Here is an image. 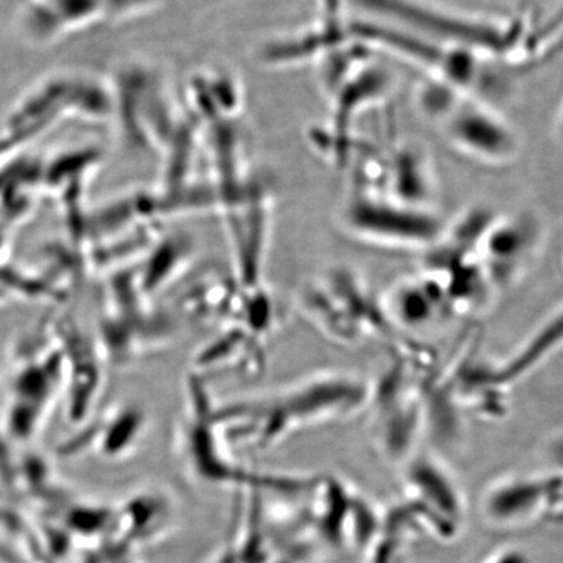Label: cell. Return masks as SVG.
<instances>
[{
    "label": "cell",
    "mask_w": 563,
    "mask_h": 563,
    "mask_svg": "<svg viewBox=\"0 0 563 563\" xmlns=\"http://www.w3.org/2000/svg\"><path fill=\"white\" fill-rule=\"evenodd\" d=\"M372 384L343 369H316L250 396L214 405V420L232 450L266 452L295 435L367 410Z\"/></svg>",
    "instance_id": "1"
},
{
    "label": "cell",
    "mask_w": 563,
    "mask_h": 563,
    "mask_svg": "<svg viewBox=\"0 0 563 563\" xmlns=\"http://www.w3.org/2000/svg\"><path fill=\"white\" fill-rule=\"evenodd\" d=\"M216 399L209 384L188 375L183 384V405L173 427V448L192 481L216 487L300 493L313 478L252 473L235 460L214 420Z\"/></svg>",
    "instance_id": "2"
},
{
    "label": "cell",
    "mask_w": 563,
    "mask_h": 563,
    "mask_svg": "<svg viewBox=\"0 0 563 563\" xmlns=\"http://www.w3.org/2000/svg\"><path fill=\"white\" fill-rule=\"evenodd\" d=\"M349 34L358 45L394 56L417 67L427 80L497 106L509 96L511 84L501 63L457 46L440 44L376 20L362 21Z\"/></svg>",
    "instance_id": "3"
},
{
    "label": "cell",
    "mask_w": 563,
    "mask_h": 563,
    "mask_svg": "<svg viewBox=\"0 0 563 563\" xmlns=\"http://www.w3.org/2000/svg\"><path fill=\"white\" fill-rule=\"evenodd\" d=\"M356 2L379 23L440 44L467 48L503 63L522 55L528 42V30L520 18L475 15L428 0Z\"/></svg>",
    "instance_id": "4"
},
{
    "label": "cell",
    "mask_w": 563,
    "mask_h": 563,
    "mask_svg": "<svg viewBox=\"0 0 563 563\" xmlns=\"http://www.w3.org/2000/svg\"><path fill=\"white\" fill-rule=\"evenodd\" d=\"M294 305L301 319L325 340L356 347L386 335L382 299L346 265H330L301 282Z\"/></svg>",
    "instance_id": "5"
},
{
    "label": "cell",
    "mask_w": 563,
    "mask_h": 563,
    "mask_svg": "<svg viewBox=\"0 0 563 563\" xmlns=\"http://www.w3.org/2000/svg\"><path fill=\"white\" fill-rule=\"evenodd\" d=\"M106 350L119 365L135 364L166 351L178 336V320L133 290L123 273L110 274L104 295Z\"/></svg>",
    "instance_id": "6"
},
{
    "label": "cell",
    "mask_w": 563,
    "mask_h": 563,
    "mask_svg": "<svg viewBox=\"0 0 563 563\" xmlns=\"http://www.w3.org/2000/svg\"><path fill=\"white\" fill-rule=\"evenodd\" d=\"M341 224L363 242L408 249H431L446 227L438 210L407 206L369 185L350 196Z\"/></svg>",
    "instance_id": "7"
},
{
    "label": "cell",
    "mask_w": 563,
    "mask_h": 563,
    "mask_svg": "<svg viewBox=\"0 0 563 563\" xmlns=\"http://www.w3.org/2000/svg\"><path fill=\"white\" fill-rule=\"evenodd\" d=\"M372 385L371 410L373 441L387 462L405 464L417 454L415 448L424 424L422 394L407 376V365L396 364L389 375Z\"/></svg>",
    "instance_id": "8"
},
{
    "label": "cell",
    "mask_w": 563,
    "mask_h": 563,
    "mask_svg": "<svg viewBox=\"0 0 563 563\" xmlns=\"http://www.w3.org/2000/svg\"><path fill=\"white\" fill-rule=\"evenodd\" d=\"M434 123L450 145L485 165H509L518 157L520 140L497 106L457 93Z\"/></svg>",
    "instance_id": "9"
},
{
    "label": "cell",
    "mask_w": 563,
    "mask_h": 563,
    "mask_svg": "<svg viewBox=\"0 0 563 563\" xmlns=\"http://www.w3.org/2000/svg\"><path fill=\"white\" fill-rule=\"evenodd\" d=\"M540 223L528 214L493 216L475 246L476 257L495 291L522 276L541 243Z\"/></svg>",
    "instance_id": "10"
},
{
    "label": "cell",
    "mask_w": 563,
    "mask_h": 563,
    "mask_svg": "<svg viewBox=\"0 0 563 563\" xmlns=\"http://www.w3.org/2000/svg\"><path fill=\"white\" fill-rule=\"evenodd\" d=\"M267 342L239 325L218 328L196 350L189 373L208 384L214 378L262 375L267 364Z\"/></svg>",
    "instance_id": "11"
},
{
    "label": "cell",
    "mask_w": 563,
    "mask_h": 563,
    "mask_svg": "<svg viewBox=\"0 0 563 563\" xmlns=\"http://www.w3.org/2000/svg\"><path fill=\"white\" fill-rule=\"evenodd\" d=\"M405 466V490L418 511H427L429 519L438 520L440 530L452 534L463 522L464 498L452 474L431 455L415 454Z\"/></svg>",
    "instance_id": "12"
},
{
    "label": "cell",
    "mask_w": 563,
    "mask_h": 563,
    "mask_svg": "<svg viewBox=\"0 0 563 563\" xmlns=\"http://www.w3.org/2000/svg\"><path fill=\"white\" fill-rule=\"evenodd\" d=\"M195 246L188 238L162 235L137 263L119 271L141 298L161 305L162 298L191 273Z\"/></svg>",
    "instance_id": "13"
},
{
    "label": "cell",
    "mask_w": 563,
    "mask_h": 563,
    "mask_svg": "<svg viewBox=\"0 0 563 563\" xmlns=\"http://www.w3.org/2000/svg\"><path fill=\"white\" fill-rule=\"evenodd\" d=\"M243 285L231 271L210 267L183 286L178 313L196 325L216 330L231 325L241 305Z\"/></svg>",
    "instance_id": "14"
},
{
    "label": "cell",
    "mask_w": 563,
    "mask_h": 563,
    "mask_svg": "<svg viewBox=\"0 0 563 563\" xmlns=\"http://www.w3.org/2000/svg\"><path fill=\"white\" fill-rule=\"evenodd\" d=\"M554 483L553 478L533 476L503 478L485 493L483 517L498 528L530 525L551 509Z\"/></svg>",
    "instance_id": "15"
},
{
    "label": "cell",
    "mask_w": 563,
    "mask_h": 563,
    "mask_svg": "<svg viewBox=\"0 0 563 563\" xmlns=\"http://www.w3.org/2000/svg\"><path fill=\"white\" fill-rule=\"evenodd\" d=\"M407 206L435 209V179L428 154L415 144L399 145L382 166V175L369 185Z\"/></svg>",
    "instance_id": "16"
},
{
    "label": "cell",
    "mask_w": 563,
    "mask_h": 563,
    "mask_svg": "<svg viewBox=\"0 0 563 563\" xmlns=\"http://www.w3.org/2000/svg\"><path fill=\"white\" fill-rule=\"evenodd\" d=\"M391 76L385 68L368 59H356L344 70L343 82L334 98L336 126L344 137L347 126L358 112L383 101L391 89Z\"/></svg>",
    "instance_id": "17"
},
{
    "label": "cell",
    "mask_w": 563,
    "mask_h": 563,
    "mask_svg": "<svg viewBox=\"0 0 563 563\" xmlns=\"http://www.w3.org/2000/svg\"><path fill=\"white\" fill-rule=\"evenodd\" d=\"M382 305L390 325L410 329L427 327L450 312L439 288L424 276L394 286Z\"/></svg>",
    "instance_id": "18"
},
{
    "label": "cell",
    "mask_w": 563,
    "mask_h": 563,
    "mask_svg": "<svg viewBox=\"0 0 563 563\" xmlns=\"http://www.w3.org/2000/svg\"><path fill=\"white\" fill-rule=\"evenodd\" d=\"M150 428V418L144 408L132 404L117 405L98 428V452L108 460H124L137 453Z\"/></svg>",
    "instance_id": "19"
},
{
    "label": "cell",
    "mask_w": 563,
    "mask_h": 563,
    "mask_svg": "<svg viewBox=\"0 0 563 563\" xmlns=\"http://www.w3.org/2000/svg\"><path fill=\"white\" fill-rule=\"evenodd\" d=\"M320 5L323 18L322 31L328 34L342 37L346 32V26L343 25V10L346 0H317Z\"/></svg>",
    "instance_id": "20"
},
{
    "label": "cell",
    "mask_w": 563,
    "mask_h": 563,
    "mask_svg": "<svg viewBox=\"0 0 563 563\" xmlns=\"http://www.w3.org/2000/svg\"><path fill=\"white\" fill-rule=\"evenodd\" d=\"M483 563H532L530 558L520 549L505 548L489 555Z\"/></svg>",
    "instance_id": "21"
},
{
    "label": "cell",
    "mask_w": 563,
    "mask_h": 563,
    "mask_svg": "<svg viewBox=\"0 0 563 563\" xmlns=\"http://www.w3.org/2000/svg\"><path fill=\"white\" fill-rule=\"evenodd\" d=\"M555 135H558V137L563 143V103H562L561 109L559 111L558 119H555Z\"/></svg>",
    "instance_id": "22"
}]
</instances>
